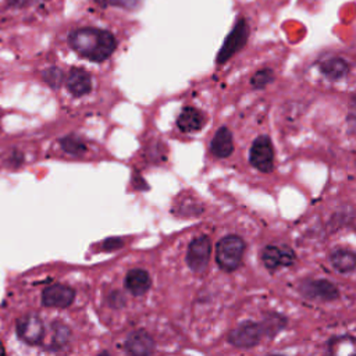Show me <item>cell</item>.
<instances>
[{
	"label": "cell",
	"mask_w": 356,
	"mask_h": 356,
	"mask_svg": "<svg viewBox=\"0 0 356 356\" xmlns=\"http://www.w3.org/2000/svg\"><path fill=\"white\" fill-rule=\"evenodd\" d=\"M212 255V242L208 235L194 238L187 250V264L194 273H202L209 266Z\"/></svg>",
	"instance_id": "8992f818"
},
{
	"label": "cell",
	"mask_w": 356,
	"mask_h": 356,
	"mask_svg": "<svg viewBox=\"0 0 356 356\" xmlns=\"http://www.w3.org/2000/svg\"><path fill=\"white\" fill-rule=\"evenodd\" d=\"M250 164L260 172H272L275 167V148L267 135L257 137L249 150Z\"/></svg>",
	"instance_id": "3957f363"
},
{
	"label": "cell",
	"mask_w": 356,
	"mask_h": 356,
	"mask_svg": "<svg viewBox=\"0 0 356 356\" xmlns=\"http://www.w3.org/2000/svg\"><path fill=\"white\" fill-rule=\"evenodd\" d=\"M298 291L302 297L312 301L333 302L339 298L338 287L334 283L323 279H305L299 283Z\"/></svg>",
	"instance_id": "277c9868"
},
{
	"label": "cell",
	"mask_w": 356,
	"mask_h": 356,
	"mask_svg": "<svg viewBox=\"0 0 356 356\" xmlns=\"http://www.w3.org/2000/svg\"><path fill=\"white\" fill-rule=\"evenodd\" d=\"M205 124H206L205 115L192 106L184 108L177 117V127L183 132H197L202 130Z\"/></svg>",
	"instance_id": "4fadbf2b"
},
{
	"label": "cell",
	"mask_w": 356,
	"mask_h": 356,
	"mask_svg": "<svg viewBox=\"0 0 356 356\" xmlns=\"http://www.w3.org/2000/svg\"><path fill=\"white\" fill-rule=\"evenodd\" d=\"M124 246V241L121 238H108L103 244H102V249L103 250H117L120 248Z\"/></svg>",
	"instance_id": "484cf974"
},
{
	"label": "cell",
	"mask_w": 356,
	"mask_h": 356,
	"mask_svg": "<svg viewBox=\"0 0 356 356\" xmlns=\"http://www.w3.org/2000/svg\"><path fill=\"white\" fill-rule=\"evenodd\" d=\"M17 335L28 345H39L45 337V326L42 319L35 313H28L17 320Z\"/></svg>",
	"instance_id": "9c48e42d"
},
{
	"label": "cell",
	"mask_w": 356,
	"mask_h": 356,
	"mask_svg": "<svg viewBox=\"0 0 356 356\" xmlns=\"http://www.w3.org/2000/svg\"><path fill=\"white\" fill-rule=\"evenodd\" d=\"M269 356H284V355H269Z\"/></svg>",
	"instance_id": "f1b7e54d"
},
{
	"label": "cell",
	"mask_w": 356,
	"mask_h": 356,
	"mask_svg": "<svg viewBox=\"0 0 356 356\" xmlns=\"http://www.w3.org/2000/svg\"><path fill=\"white\" fill-rule=\"evenodd\" d=\"M3 353H5V350H3V346H2V344H0V356H3Z\"/></svg>",
	"instance_id": "83f0119b"
},
{
	"label": "cell",
	"mask_w": 356,
	"mask_h": 356,
	"mask_svg": "<svg viewBox=\"0 0 356 356\" xmlns=\"http://www.w3.org/2000/svg\"><path fill=\"white\" fill-rule=\"evenodd\" d=\"M102 5H110L115 8H121V9H135L139 5V0H98Z\"/></svg>",
	"instance_id": "cb8c5ba5"
},
{
	"label": "cell",
	"mask_w": 356,
	"mask_h": 356,
	"mask_svg": "<svg viewBox=\"0 0 356 356\" xmlns=\"http://www.w3.org/2000/svg\"><path fill=\"white\" fill-rule=\"evenodd\" d=\"M126 288L134 297L145 295L152 287V279L144 269H132L126 276Z\"/></svg>",
	"instance_id": "5bb4252c"
},
{
	"label": "cell",
	"mask_w": 356,
	"mask_h": 356,
	"mask_svg": "<svg viewBox=\"0 0 356 356\" xmlns=\"http://www.w3.org/2000/svg\"><path fill=\"white\" fill-rule=\"evenodd\" d=\"M248 38H249V24L245 19H239L234 26L233 31L226 38L217 55V59H216L217 64L227 63L237 52H239L245 46Z\"/></svg>",
	"instance_id": "5b68a950"
},
{
	"label": "cell",
	"mask_w": 356,
	"mask_h": 356,
	"mask_svg": "<svg viewBox=\"0 0 356 356\" xmlns=\"http://www.w3.org/2000/svg\"><path fill=\"white\" fill-rule=\"evenodd\" d=\"M327 356H356V342L352 335H337L327 344Z\"/></svg>",
	"instance_id": "2e32d148"
},
{
	"label": "cell",
	"mask_w": 356,
	"mask_h": 356,
	"mask_svg": "<svg viewBox=\"0 0 356 356\" xmlns=\"http://www.w3.org/2000/svg\"><path fill=\"white\" fill-rule=\"evenodd\" d=\"M295 260V252L287 245H267L261 250V261L270 272H276L280 267H291Z\"/></svg>",
	"instance_id": "52a82bcc"
},
{
	"label": "cell",
	"mask_w": 356,
	"mask_h": 356,
	"mask_svg": "<svg viewBox=\"0 0 356 356\" xmlns=\"http://www.w3.org/2000/svg\"><path fill=\"white\" fill-rule=\"evenodd\" d=\"M71 48L83 59L95 63L108 60L117 48L115 35L99 28H79L70 34Z\"/></svg>",
	"instance_id": "6da1fadb"
},
{
	"label": "cell",
	"mask_w": 356,
	"mask_h": 356,
	"mask_svg": "<svg viewBox=\"0 0 356 356\" xmlns=\"http://www.w3.org/2000/svg\"><path fill=\"white\" fill-rule=\"evenodd\" d=\"M52 330H53V335H52L50 348L53 350H60V349L66 348L71 339L70 327L61 322H55L52 324Z\"/></svg>",
	"instance_id": "ffe728a7"
},
{
	"label": "cell",
	"mask_w": 356,
	"mask_h": 356,
	"mask_svg": "<svg viewBox=\"0 0 356 356\" xmlns=\"http://www.w3.org/2000/svg\"><path fill=\"white\" fill-rule=\"evenodd\" d=\"M42 78L50 88L57 89L61 86L64 81V72L57 67H50L42 72Z\"/></svg>",
	"instance_id": "603a6c76"
},
{
	"label": "cell",
	"mask_w": 356,
	"mask_h": 356,
	"mask_svg": "<svg viewBox=\"0 0 356 356\" xmlns=\"http://www.w3.org/2000/svg\"><path fill=\"white\" fill-rule=\"evenodd\" d=\"M263 338V331L256 322H244L228 334V342L235 348H253Z\"/></svg>",
	"instance_id": "ba28073f"
},
{
	"label": "cell",
	"mask_w": 356,
	"mask_h": 356,
	"mask_svg": "<svg viewBox=\"0 0 356 356\" xmlns=\"http://www.w3.org/2000/svg\"><path fill=\"white\" fill-rule=\"evenodd\" d=\"M320 71L330 81H338L348 75L349 64L346 60H344L341 57H334V59L323 61L320 66Z\"/></svg>",
	"instance_id": "ac0fdd59"
},
{
	"label": "cell",
	"mask_w": 356,
	"mask_h": 356,
	"mask_svg": "<svg viewBox=\"0 0 356 356\" xmlns=\"http://www.w3.org/2000/svg\"><path fill=\"white\" fill-rule=\"evenodd\" d=\"M210 152L219 159H227L234 152L233 134L227 127H220L210 142Z\"/></svg>",
	"instance_id": "9a60e30c"
},
{
	"label": "cell",
	"mask_w": 356,
	"mask_h": 356,
	"mask_svg": "<svg viewBox=\"0 0 356 356\" xmlns=\"http://www.w3.org/2000/svg\"><path fill=\"white\" fill-rule=\"evenodd\" d=\"M60 146L61 149L68 153V155H72V156H81L86 152V145L85 142L77 137V135H67V137H63L60 139Z\"/></svg>",
	"instance_id": "44dd1931"
},
{
	"label": "cell",
	"mask_w": 356,
	"mask_h": 356,
	"mask_svg": "<svg viewBox=\"0 0 356 356\" xmlns=\"http://www.w3.org/2000/svg\"><path fill=\"white\" fill-rule=\"evenodd\" d=\"M275 79V74H273V70L270 68H263V70H259L250 79V83L255 89H263L266 88L269 83H272Z\"/></svg>",
	"instance_id": "7402d4cb"
},
{
	"label": "cell",
	"mask_w": 356,
	"mask_h": 356,
	"mask_svg": "<svg viewBox=\"0 0 356 356\" xmlns=\"http://www.w3.org/2000/svg\"><path fill=\"white\" fill-rule=\"evenodd\" d=\"M246 249L245 241L238 235L223 237L216 246V261L220 269L227 273L235 272L242 263V257Z\"/></svg>",
	"instance_id": "7a4b0ae2"
},
{
	"label": "cell",
	"mask_w": 356,
	"mask_h": 356,
	"mask_svg": "<svg viewBox=\"0 0 356 356\" xmlns=\"http://www.w3.org/2000/svg\"><path fill=\"white\" fill-rule=\"evenodd\" d=\"M75 299V291L64 284H53L43 290L42 304L48 308H68Z\"/></svg>",
	"instance_id": "8fae6325"
},
{
	"label": "cell",
	"mask_w": 356,
	"mask_h": 356,
	"mask_svg": "<svg viewBox=\"0 0 356 356\" xmlns=\"http://www.w3.org/2000/svg\"><path fill=\"white\" fill-rule=\"evenodd\" d=\"M331 264L339 273H350L356 267V256L349 249H337L330 256Z\"/></svg>",
	"instance_id": "d6986e66"
},
{
	"label": "cell",
	"mask_w": 356,
	"mask_h": 356,
	"mask_svg": "<svg viewBox=\"0 0 356 356\" xmlns=\"http://www.w3.org/2000/svg\"><path fill=\"white\" fill-rule=\"evenodd\" d=\"M156 349L153 337L146 330H135L124 341V350L130 356H152Z\"/></svg>",
	"instance_id": "30bf717a"
},
{
	"label": "cell",
	"mask_w": 356,
	"mask_h": 356,
	"mask_svg": "<svg viewBox=\"0 0 356 356\" xmlns=\"http://www.w3.org/2000/svg\"><path fill=\"white\" fill-rule=\"evenodd\" d=\"M98 356H110V355H109V352H108V350H105V352H102V353H99V355H98Z\"/></svg>",
	"instance_id": "4316f807"
},
{
	"label": "cell",
	"mask_w": 356,
	"mask_h": 356,
	"mask_svg": "<svg viewBox=\"0 0 356 356\" xmlns=\"http://www.w3.org/2000/svg\"><path fill=\"white\" fill-rule=\"evenodd\" d=\"M108 301H109V305H110L112 308H115V309H121V308H124L126 304H127L126 297H124L120 291H112V294L109 295Z\"/></svg>",
	"instance_id": "d4e9b609"
},
{
	"label": "cell",
	"mask_w": 356,
	"mask_h": 356,
	"mask_svg": "<svg viewBox=\"0 0 356 356\" xmlns=\"http://www.w3.org/2000/svg\"><path fill=\"white\" fill-rule=\"evenodd\" d=\"M66 85H67L68 92L75 98H81L83 95H88L89 92L92 91L91 74H89L83 68L74 67V68L70 70V72L67 75Z\"/></svg>",
	"instance_id": "7c38bea8"
},
{
	"label": "cell",
	"mask_w": 356,
	"mask_h": 356,
	"mask_svg": "<svg viewBox=\"0 0 356 356\" xmlns=\"http://www.w3.org/2000/svg\"><path fill=\"white\" fill-rule=\"evenodd\" d=\"M263 331V337L275 338L281 330H284L288 324V320L286 316L277 313V312H269L266 313L263 320L259 323Z\"/></svg>",
	"instance_id": "e0dca14e"
}]
</instances>
